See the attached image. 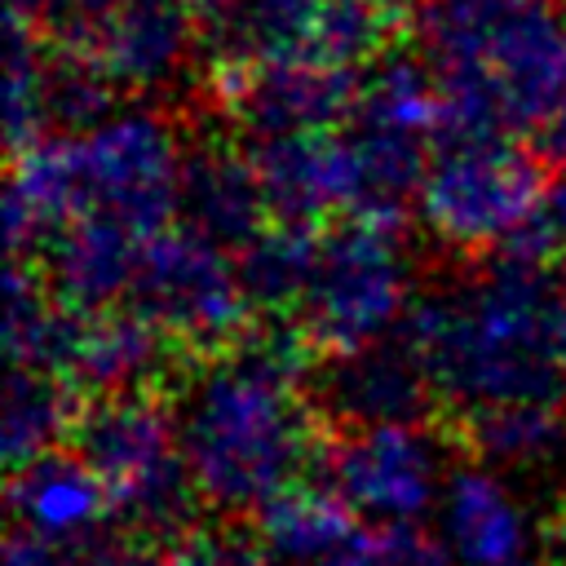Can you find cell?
<instances>
[{"label":"cell","instance_id":"17","mask_svg":"<svg viewBox=\"0 0 566 566\" xmlns=\"http://www.w3.org/2000/svg\"><path fill=\"white\" fill-rule=\"evenodd\" d=\"M177 217L181 226L239 252L270 221V203H265L252 150H239L230 137L195 142L181 159Z\"/></svg>","mask_w":566,"mask_h":566},{"label":"cell","instance_id":"27","mask_svg":"<svg viewBox=\"0 0 566 566\" xmlns=\"http://www.w3.org/2000/svg\"><path fill=\"white\" fill-rule=\"evenodd\" d=\"M442 535L420 531L416 522H376L371 531H354L336 553L314 566H451Z\"/></svg>","mask_w":566,"mask_h":566},{"label":"cell","instance_id":"24","mask_svg":"<svg viewBox=\"0 0 566 566\" xmlns=\"http://www.w3.org/2000/svg\"><path fill=\"white\" fill-rule=\"evenodd\" d=\"M49 128V44L40 27L9 22L4 31V137L9 150L44 142Z\"/></svg>","mask_w":566,"mask_h":566},{"label":"cell","instance_id":"7","mask_svg":"<svg viewBox=\"0 0 566 566\" xmlns=\"http://www.w3.org/2000/svg\"><path fill=\"white\" fill-rule=\"evenodd\" d=\"M128 301L195 363L230 354L256 314L234 248L181 221L146 239Z\"/></svg>","mask_w":566,"mask_h":566},{"label":"cell","instance_id":"1","mask_svg":"<svg viewBox=\"0 0 566 566\" xmlns=\"http://www.w3.org/2000/svg\"><path fill=\"white\" fill-rule=\"evenodd\" d=\"M562 265L495 248L478 279L442 292H420L398 332L424 363L438 407L447 411L517 398L562 402Z\"/></svg>","mask_w":566,"mask_h":566},{"label":"cell","instance_id":"9","mask_svg":"<svg viewBox=\"0 0 566 566\" xmlns=\"http://www.w3.org/2000/svg\"><path fill=\"white\" fill-rule=\"evenodd\" d=\"M451 438L442 420H380L332 424L323 451V478L371 522H416L438 509L447 482Z\"/></svg>","mask_w":566,"mask_h":566},{"label":"cell","instance_id":"11","mask_svg":"<svg viewBox=\"0 0 566 566\" xmlns=\"http://www.w3.org/2000/svg\"><path fill=\"white\" fill-rule=\"evenodd\" d=\"M195 358H186L133 301L75 310L71 345L62 358V376L84 394L115 389H172V380L195 376Z\"/></svg>","mask_w":566,"mask_h":566},{"label":"cell","instance_id":"3","mask_svg":"<svg viewBox=\"0 0 566 566\" xmlns=\"http://www.w3.org/2000/svg\"><path fill=\"white\" fill-rule=\"evenodd\" d=\"M177 416L195 491L217 513H248L292 478L318 473L332 438L318 402L234 358L199 363Z\"/></svg>","mask_w":566,"mask_h":566},{"label":"cell","instance_id":"21","mask_svg":"<svg viewBox=\"0 0 566 566\" xmlns=\"http://www.w3.org/2000/svg\"><path fill=\"white\" fill-rule=\"evenodd\" d=\"M349 119L416 133V137L438 146L442 124H447V97H442V84H438L433 66L424 62V53L420 49L416 53L389 49L376 62H367L358 71V97H354Z\"/></svg>","mask_w":566,"mask_h":566},{"label":"cell","instance_id":"32","mask_svg":"<svg viewBox=\"0 0 566 566\" xmlns=\"http://www.w3.org/2000/svg\"><path fill=\"white\" fill-rule=\"evenodd\" d=\"M522 566H531V562H522Z\"/></svg>","mask_w":566,"mask_h":566},{"label":"cell","instance_id":"31","mask_svg":"<svg viewBox=\"0 0 566 566\" xmlns=\"http://www.w3.org/2000/svg\"><path fill=\"white\" fill-rule=\"evenodd\" d=\"M195 4V13H199V27L203 22H217V18H226L230 9H239L243 0H190Z\"/></svg>","mask_w":566,"mask_h":566},{"label":"cell","instance_id":"13","mask_svg":"<svg viewBox=\"0 0 566 566\" xmlns=\"http://www.w3.org/2000/svg\"><path fill=\"white\" fill-rule=\"evenodd\" d=\"M438 535L460 566H522L535 526L500 469L469 460L455 464L438 495Z\"/></svg>","mask_w":566,"mask_h":566},{"label":"cell","instance_id":"23","mask_svg":"<svg viewBox=\"0 0 566 566\" xmlns=\"http://www.w3.org/2000/svg\"><path fill=\"white\" fill-rule=\"evenodd\" d=\"M318 234H323V226L265 221L234 252L252 310H287V314L301 310L310 279H314V261H318Z\"/></svg>","mask_w":566,"mask_h":566},{"label":"cell","instance_id":"12","mask_svg":"<svg viewBox=\"0 0 566 566\" xmlns=\"http://www.w3.org/2000/svg\"><path fill=\"white\" fill-rule=\"evenodd\" d=\"M332 424H380V420H424L438 402L433 380L416 349L394 327L389 336L332 354L318 367V398Z\"/></svg>","mask_w":566,"mask_h":566},{"label":"cell","instance_id":"22","mask_svg":"<svg viewBox=\"0 0 566 566\" xmlns=\"http://www.w3.org/2000/svg\"><path fill=\"white\" fill-rule=\"evenodd\" d=\"M84 389L49 367L9 363L4 380V464L18 469L31 455L71 442L75 416L84 407Z\"/></svg>","mask_w":566,"mask_h":566},{"label":"cell","instance_id":"14","mask_svg":"<svg viewBox=\"0 0 566 566\" xmlns=\"http://www.w3.org/2000/svg\"><path fill=\"white\" fill-rule=\"evenodd\" d=\"M199 44V13L190 0H119L93 62L119 93H155L177 80Z\"/></svg>","mask_w":566,"mask_h":566},{"label":"cell","instance_id":"4","mask_svg":"<svg viewBox=\"0 0 566 566\" xmlns=\"http://www.w3.org/2000/svg\"><path fill=\"white\" fill-rule=\"evenodd\" d=\"M71 447L111 491V522L146 544H164L190 522L199 500L181 451V416L172 389L88 394Z\"/></svg>","mask_w":566,"mask_h":566},{"label":"cell","instance_id":"15","mask_svg":"<svg viewBox=\"0 0 566 566\" xmlns=\"http://www.w3.org/2000/svg\"><path fill=\"white\" fill-rule=\"evenodd\" d=\"M146 239L111 217H75L35 256L49 292L71 310L119 305L133 292Z\"/></svg>","mask_w":566,"mask_h":566},{"label":"cell","instance_id":"19","mask_svg":"<svg viewBox=\"0 0 566 566\" xmlns=\"http://www.w3.org/2000/svg\"><path fill=\"white\" fill-rule=\"evenodd\" d=\"M455 451L491 469H539L566 451V407L548 398L478 402L442 416Z\"/></svg>","mask_w":566,"mask_h":566},{"label":"cell","instance_id":"5","mask_svg":"<svg viewBox=\"0 0 566 566\" xmlns=\"http://www.w3.org/2000/svg\"><path fill=\"white\" fill-rule=\"evenodd\" d=\"M544 159L509 133L438 142L416 199L424 230L455 252H495L535 217L548 190Z\"/></svg>","mask_w":566,"mask_h":566},{"label":"cell","instance_id":"2","mask_svg":"<svg viewBox=\"0 0 566 566\" xmlns=\"http://www.w3.org/2000/svg\"><path fill=\"white\" fill-rule=\"evenodd\" d=\"M411 27L447 97L438 142L539 133L566 97L562 0H416Z\"/></svg>","mask_w":566,"mask_h":566},{"label":"cell","instance_id":"16","mask_svg":"<svg viewBox=\"0 0 566 566\" xmlns=\"http://www.w3.org/2000/svg\"><path fill=\"white\" fill-rule=\"evenodd\" d=\"M9 513L13 526L71 544L111 522V491L97 469L71 442H62L9 469Z\"/></svg>","mask_w":566,"mask_h":566},{"label":"cell","instance_id":"25","mask_svg":"<svg viewBox=\"0 0 566 566\" xmlns=\"http://www.w3.org/2000/svg\"><path fill=\"white\" fill-rule=\"evenodd\" d=\"M49 44V40H44ZM115 80L80 53L49 49V128L53 133H84L115 115Z\"/></svg>","mask_w":566,"mask_h":566},{"label":"cell","instance_id":"29","mask_svg":"<svg viewBox=\"0 0 566 566\" xmlns=\"http://www.w3.org/2000/svg\"><path fill=\"white\" fill-rule=\"evenodd\" d=\"M539 150H544L548 159H562V164H566V97H562V106L553 111V119L539 128Z\"/></svg>","mask_w":566,"mask_h":566},{"label":"cell","instance_id":"30","mask_svg":"<svg viewBox=\"0 0 566 566\" xmlns=\"http://www.w3.org/2000/svg\"><path fill=\"white\" fill-rule=\"evenodd\" d=\"M49 4H53V0H4V18H9V22H31V27H40L44 13H49Z\"/></svg>","mask_w":566,"mask_h":566},{"label":"cell","instance_id":"8","mask_svg":"<svg viewBox=\"0 0 566 566\" xmlns=\"http://www.w3.org/2000/svg\"><path fill=\"white\" fill-rule=\"evenodd\" d=\"M84 217H111L142 239L177 221L181 142L159 111H115L102 124L71 133Z\"/></svg>","mask_w":566,"mask_h":566},{"label":"cell","instance_id":"18","mask_svg":"<svg viewBox=\"0 0 566 566\" xmlns=\"http://www.w3.org/2000/svg\"><path fill=\"white\" fill-rule=\"evenodd\" d=\"M252 164L270 203V221L327 226L345 208V155L340 128L279 133L252 142Z\"/></svg>","mask_w":566,"mask_h":566},{"label":"cell","instance_id":"10","mask_svg":"<svg viewBox=\"0 0 566 566\" xmlns=\"http://www.w3.org/2000/svg\"><path fill=\"white\" fill-rule=\"evenodd\" d=\"M208 93L243 137L261 142L279 133L340 128L354 115L358 71L323 66L310 57L256 62V66L208 71Z\"/></svg>","mask_w":566,"mask_h":566},{"label":"cell","instance_id":"26","mask_svg":"<svg viewBox=\"0 0 566 566\" xmlns=\"http://www.w3.org/2000/svg\"><path fill=\"white\" fill-rule=\"evenodd\" d=\"M159 566H279L256 526H239L234 513L217 522H186L177 535L159 544Z\"/></svg>","mask_w":566,"mask_h":566},{"label":"cell","instance_id":"20","mask_svg":"<svg viewBox=\"0 0 566 566\" xmlns=\"http://www.w3.org/2000/svg\"><path fill=\"white\" fill-rule=\"evenodd\" d=\"M252 513H256V535L283 566H314L358 531L354 504L327 478L314 473L292 478Z\"/></svg>","mask_w":566,"mask_h":566},{"label":"cell","instance_id":"28","mask_svg":"<svg viewBox=\"0 0 566 566\" xmlns=\"http://www.w3.org/2000/svg\"><path fill=\"white\" fill-rule=\"evenodd\" d=\"M500 248H513V252H526V256L566 265V168L548 181V190H544L535 217H531L513 239H504Z\"/></svg>","mask_w":566,"mask_h":566},{"label":"cell","instance_id":"6","mask_svg":"<svg viewBox=\"0 0 566 566\" xmlns=\"http://www.w3.org/2000/svg\"><path fill=\"white\" fill-rule=\"evenodd\" d=\"M411 301V256L398 226L363 217H336L323 226L314 279L296 310L314 332L323 358L389 336Z\"/></svg>","mask_w":566,"mask_h":566}]
</instances>
